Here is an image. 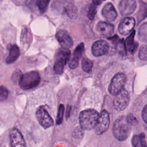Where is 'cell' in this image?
<instances>
[{
  "label": "cell",
  "mask_w": 147,
  "mask_h": 147,
  "mask_svg": "<svg viewBox=\"0 0 147 147\" xmlns=\"http://www.w3.org/2000/svg\"><path fill=\"white\" fill-rule=\"evenodd\" d=\"M98 113L93 109L82 111L79 115V123L82 129L90 130L94 128L99 118Z\"/></svg>",
  "instance_id": "1"
},
{
  "label": "cell",
  "mask_w": 147,
  "mask_h": 147,
  "mask_svg": "<svg viewBox=\"0 0 147 147\" xmlns=\"http://www.w3.org/2000/svg\"><path fill=\"white\" fill-rule=\"evenodd\" d=\"M130 125L124 117H121L116 119L113 128V132L115 137L119 141L126 140L130 132Z\"/></svg>",
  "instance_id": "2"
},
{
  "label": "cell",
  "mask_w": 147,
  "mask_h": 147,
  "mask_svg": "<svg viewBox=\"0 0 147 147\" xmlns=\"http://www.w3.org/2000/svg\"><path fill=\"white\" fill-rule=\"evenodd\" d=\"M40 82V76L36 71H30L23 74L18 80L20 87L23 90H29L36 87Z\"/></svg>",
  "instance_id": "3"
},
{
  "label": "cell",
  "mask_w": 147,
  "mask_h": 147,
  "mask_svg": "<svg viewBox=\"0 0 147 147\" xmlns=\"http://www.w3.org/2000/svg\"><path fill=\"white\" fill-rule=\"evenodd\" d=\"M71 52L67 49L62 48L57 52L53 67V70L55 74H60L63 72L64 65L69 60Z\"/></svg>",
  "instance_id": "4"
},
{
  "label": "cell",
  "mask_w": 147,
  "mask_h": 147,
  "mask_svg": "<svg viewBox=\"0 0 147 147\" xmlns=\"http://www.w3.org/2000/svg\"><path fill=\"white\" fill-rule=\"evenodd\" d=\"M126 82V76L123 73L117 74L112 79L109 87V92L113 95H116L123 90Z\"/></svg>",
  "instance_id": "5"
},
{
  "label": "cell",
  "mask_w": 147,
  "mask_h": 147,
  "mask_svg": "<svg viewBox=\"0 0 147 147\" xmlns=\"http://www.w3.org/2000/svg\"><path fill=\"white\" fill-rule=\"evenodd\" d=\"M39 123L44 128H48L53 125V121L48 111L42 107H39L36 113Z\"/></svg>",
  "instance_id": "6"
},
{
  "label": "cell",
  "mask_w": 147,
  "mask_h": 147,
  "mask_svg": "<svg viewBox=\"0 0 147 147\" xmlns=\"http://www.w3.org/2000/svg\"><path fill=\"white\" fill-rule=\"evenodd\" d=\"M129 102V95L127 91L122 90L116 94L114 100V106L118 111L124 110L127 106Z\"/></svg>",
  "instance_id": "7"
},
{
  "label": "cell",
  "mask_w": 147,
  "mask_h": 147,
  "mask_svg": "<svg viewBox=\"0 0 147 147\" xmlns=\"http://www.w3.org/2000/svg\"><path fill=\"white\" fill-rule=\"evenodd\" d=\"M110 125V117L107 111L103 110L101 112L95 127V132L98 134L105 133L109 128Z\"/></svg>",
  "instance_id": "8"
},
{
  "label": "cell",
  "mask_w": 147,
  "mask_h": 147,
  "mask_svg": "<svg viewBox=\"0 0 147 147\" xmlns=\"http://www.w3.org/2000/svg\"><path fill=\"white\" fill-rule=\"evenodd\" d=\"M137 7L136 0H121L118 9L122 16H127L131 14L135 11Z\"/></svg>",
  "instance_id": "9"
},
{
  "label": "cell",
  "mask_w": 147,
  "mask_h": 147,
  "mask_svg": "<svg viewBox=\"0 0 147 147\" xmlns=\"http://www.w3.org/2000/svg\"><path fill=\"white\" fill-rule=\"evenodd\" d=\"M109 50L108 42L103 40L96 41L92 45L91 51L94 56H100L106 54Z\"/></svg>",
  "instance_id": "10"
},
{
  "label": "cell",
  "mask_w": 147,
  "mask_h": 147,
  "mask_svg": "<svg viewBox=\"0 0 147 147\" xmlns=\"http://www.w3.org/2000/svg\"><path fill=\"white\" fill-rule=\"evenodd\" d=\"M56 38L62 48L68 49L73 45V41L70 35L65 30H60L56 34Z\"/></svg>",
  "instance_id": "11"
},
{
  "label": "cell",
  "mask_w": 147,
  "mask_h": 147,
  "mask_svg": "<svg viewBox=\"0 0 147 147\" xmlns=\"http://www.w3.org/2000/svg\"><path fill=\"white\" fill-rule=\"evenodd\" d=\"M136 24V21L133 17H126L122 20L118 26V30L120 34L126 35L129 34L133 29Z\"/></svg>",
  "instance_id": "12"
},
{
  "label": "cell",
  "mask_w": 147,
  "mask_h": 147,
  "mask_svg": "<svg viewBox=\"0 0 147 147\" xmlns=\"http://www.w3.org/2000/svg\"><path fill=\"white\" fill-rule=\"evenodd\" d=\"M10 138L12 147H25L24 137L18 129H13L10 131Z\"/></svg>",
  "instance_id": "13"
},
{
  "label": "cell",
  "mask_w": 147,
  "mask_h": 147,
  "mask_svg": "<svg viewBox=\"0 0 147 147\" xmlns=\"http://www.w3.org/2000/svg\"><path fill=\"white\" fill-rule=\"evenodd\" d=\"M96 28L97 31L105 37L111 36L114 30V26L113 24L104 21L99 22L96 25Z\"/></svg>",
  "instance_id": "14"
},
{
  "label": "cell",
  "mask_w": 147,
  "mask_h": 147,
  "mask_svg": "<svg viewBox=\"0 0 147 147\" xmlns=\"http://www.w3.org/2000/svg\"><path fill=\"white\" fill-rule=\"evenodd\" d=\"M102 13L105 18L108 21L115 20L117 16V13L114 5L110 2L105 5L102 9Z\"/></svg>",
  "instance_id": "15"
},
{
  "label": "cell",
  "mask_w": 147,
  "mask_h": 147,
  "mask_svg": "<svg viewBox=\"0 0 147 147\" xmlns=\"http://www.w3.org/2000/svg\"><path fill=\"white\" fill-rule=\"evenodd\" d=\"M134 34H135V31L133 30L131 34L127 37L125 42V46H126V49L132 53H133L136 51L138 47V43L135 42L134 40Z\"/></svg>",
  "instance_id": "16"
},
{
  "label": "cell",
  "mask_w": 147,
  "mask_h": 147,
  "mask_svg": "<svg viewBox=\"0 0 147 147\" xmlns=\"http://www.w3.org/2000/svg\"><path fill=\"white\" fill-rule=\"evenodd\" d=\"M20 49L17 45H13L10 47L9 54L6 59L7 64L12 63L15 61L20 56Z\"/></svg>",
  "instance_id": "17"
},
{
  "label": "cell",
  "mask_w": 147,
  "mask_h": 147,
  "mask_svg": "<svg viewBox=\"0 0 147 147\" xmlns=\"http://www.w3.org/2000/svg\"><path fill=\"white\" fill-rule=\"evenodd\" d=\"M111 40H112V41L114 42L116 49L118 53L122 55H125L126 54V48L125 44L123 42V41L120 40L118 36L112 37Z\"/></svg>",
  "instance_id": "18"
},
{
  "label": "cell",
  "mask_w": 147,
  "mask_h": 147,
  "mask_svg": "<svg viewBox=\"0 0 147 147\" xmlns=\"http://www.w3.org/2000/svg\"><path fill=\"white\" fill-rule=\"evenodd\" d=\"M65 13L67 16L72 18L75 19L77 18L78 15V11L77 7L73 3H69L65 7Z\"/></svg>",
  "instance_id": "19"
},
{
  "label": "cell",
  "mask_w": 147,
  "mask_h": 147,
  "mask_svg": "<svg viewBox=\"0 0 147 147\" xmlns=\"http://www.w3.org/2000/svg\"><path fill=\"white\" fill-rule=\"evenodd\" d=\"M147 17V4L145 3H141L140 10L137 13L138 22H140Z\"/></svg>",
  "instance_id": "20"
},
{
  "label": "cell",
  "mask_w": 147,
  "mask_h": 147,
  "mask_svg": "<svg viewBox=\"0 0 147 147\" xmlns=\"http://www.w3.org/2000/svg\"><path fill=\"white\" fill-rule=\"evenodd\" d=\"M138 38L142 41H147V22L142 24L138 29Z\"/></svg>",
  "instance_id": "21"
},
{
  "label": "cell",
  "mask_w": 147,
  "mask_h": 147,
  "mask_svg": "<svg viewBox=\"0 0 147 147\" xmlns=\"http://www.w3.org/2000/svg\"><path fill=\"white\" fill-rule=\"evenodd\" d=\"M82 67L84 71L90 72L91 71L93 67L92 61L87 58H84L82 61Z\"/></svg>",
  "instance_id": "22"
},
{
  "label": "cell",
  "mask_w": 147,
  "mask_h": 147,
  "mask_svg": "<svg viewBox=\"0 0 147 147\" xmlns=\"http://www.w3.org/2000/svg\"><path fill=\"white\" fill-rule=\"evenodd\" d=\"M50 0H36V5L41 13H44L48 6Z\"/></svg>",
  "instance_id": "23"
},
{
  "label": "cell",
  "mask_w": 147,
  "mask_h": 147,
  "mask_svg": "<svg viewBox=\"0 0 147 147\" xmlns=\"http://www.w3.org/2000/svg\"><path fill=\"white\" fill-rule=\"evenodd\" d=\"M96 5H95V4H94L93 3H92L91 4H90L89 8H88V13H87V16L88 18L90 20H92L96 13Z\"/></svg>",
  "instance_id": "24"
},
{
  "label": "cell",
  "mask_w": 147,
  "mask_h": 147,
  "mask_svg": "<svg viewBox=\"0 0 147 147\" xmlns=\"http://www.w3.org/2000/svg\"><path fill=\"white\" fill-rule=\"evenodd\" d=\"M138 57L142 60H147V45H143L140 47Z\"/></svg>",
  "instance_id": "25"
},
{
  "label": "cell",
  "mask_w": 147,
  "mask_h": 147,
  "mask_svg": "<svg viewBox=\"0 0 147 147\" xmlns=\"http://www.w3.org/2000/svg\"><path fill=\"white\" fill-rule=\"evenodd\" d=\"M79 57L77 56L72 54L71 57L69 59V66L71 68H75L77 67L79 64Z\"/></svg>",
  "instance_id": "26"
},
{
  "label": "cell",
  "mask_w": 147,
  "mask_h": 147,
  "mask_svg": "<svg viewBox=\"0 0 147 147\" xmlns=\"http://www.w3.org/2000/svg\"><path fill=\"white\" fill-rule=\"evenodd\" d=\"M64 111V107L63 105H60L59 107L58 114H57V118H56V123L58 125L60 124L63 121Z\"/></svg>",
  "instance_id": "27"
},
{
  "label": "cell",
  "mask_w": 147,
  "mask_h": 147,
  "mask_svg": "<svg viewBox=\"0 0 147 147\" xmlns=\"http://www.w3.org/2000/svg\"><path fill=\"white\" fill-rule=\"evenodd\" d=\"M8 90L3 86H0V101L5 100L8 96Z\"/></svg>",
  "instance_id": "28"
},
{
  "label": "cell",
  "mask_w": 147,
  "mask_h": 147,
  "mask_svg": "<svg viewBox=\"0 0 147 147\" xmlns=\"http://www.w3.org/2000/svg\"><path fill=\"white\" fill-rule=\"evenodd\" d=\"M132 144L134 147H142L140 135H134L132 138Z\"/></svg>",
  "instance_id": "29"
},
{
  "label": "cell",
  "mask_w": 147,
  "mask_h": 147,
  "mask_svg": "<svg viewBox=\"0 0 147 147\" xmlns=\"http://www.w3.org/2000/svg\"><path fill=\"white\" fill-rule=\"evenodd\" d=\"M127 122L130 125H136L138 123V121L137 118L132 114H129L126 118Z\"/></svg>",
  "instance_id": "30"
},
{
  "label": "cell",
  "mask_w": 147,
  "mask_h": 147,
  "mask_svg": "<svg viewBox=\"0 0 147 147\" xmlns=\"http://www.w3.org/2000/svg\"><path fill=\"white\" fill-rule=\"evenodd\" d=\"M142 117L144 122L147 123V105L143 109L142 112Z\"/></svg>",
  "instance_id": "31"
},
{
  "label": "cell",
  "mask_w": 147,
  "mask_h": 147,
  "mask_svg": "<svg viewBox=\"0 0 147 147\" xmlns=\"http://www.w3.org/2000/svg\"><path fill=\"white\" fill-rule=\"evenodd\" d=\"M140 139H141L142 146V147H147V145L146 144V142H145V135L143 133H142L140 135Z\"/></svg>",
  "instance_id": "32"
},
{
  "label": "cell",
  "mask_w": 147,
  "mask_h": 147,
  "mask_svg": "<svg viewBox=\"0 0 147 147\" xmlns=\"http://www.w3.org/2000/svg\"><path fill=\"white\" fill-rule=\"evenodd\" d=\"M75 136L76 137H80L81 136H82V131L81 130V129H79V130H76L75 131Z\"/></svg>",
  "instance_id": "33"
},
{
  "label": "cell",
  "mask_w": 147,
  "mask_h": 147,
  "mask_svg": "<svg viewBox=\"0 0 147 147\" xmlns=\"http://www.w3.org/2000/svg\"><path fill=\"white\" fill-rule=\"evenodd\" d=\"M92 3L94 4H95V5H99L102 3V2L103 0H92Z\"/></svg>",
  "instance_id": "34"
},
{
  "label": "cell",
  "mask_w": 147,
  "mask_h": 147,
  "mask_svg": "<svg viewBox=\"0 0 147 147\" xmlns=\"http://www.w3.org/2000/svg\"><path fill=\"white\" fill-rule=\"evenodd\" d=\"M70 111H71V107L70 106H68L67 109V113H66V116L67 117H68L70 114Z\"/></svg>",
  "instance_id": "35"
}]
</instances>
